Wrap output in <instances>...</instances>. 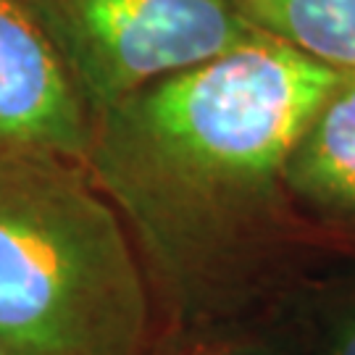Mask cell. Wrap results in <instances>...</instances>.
Wrapping results in <instances>:
<instances>
[{"label": "cell", "instance_id": "cell-3", "mask_svg": "<svg viewBox=\"0 0 355 355\" xmlns=\"http://www.w3.org/2000/svg\"><path fill=\"white\" fill-rule=\"evenodd\" d=\"M89 116L261 35L234 0H24Z\"/></svg>", "mask_w": 355, "mask_h": 355}, {"label": "cell", "instance_id": "cell-4", "mask_svg": "<svg viewBox=\"0 0 355 355\" xmlns=\"http://www.w3.org/2000/svg\"><path fill=\"white\" fill-rule=\"evenodd\" d=\"M92 116L24 0H0V164L29 153L85 161Z\"/></svg>", "mask_w": 355, "mask_h": 355}, {"label": "cell", "instance_id": "cell-6", "mask_svg": "<svg viewBox=\"0 0 355 355\" xmlns=\"http://www.w3.org/2000/svg\"><path fill=\"white\" fill-rule=\"evenodd\" d=\"M240 13L340 74L355 71V0H234Z\"/></svg>", "mask_w": 355, "mask_h": 355}, {"label": "cell", "instance_id": "cell-8", "mask_svg": "<svg viewBox=\"0 0 355 355\" xmlns=\"http://www.w3.org/2000/svg\"><path fill=\"white\" fill-rule=\"evenodd\" d=\"M329 355H355V297L331 331Z\"/></svg>", "mask_w": 355, "mask_h": 355}, {"label": "cell", "instance_id": "cell-7", "mask_svg": "<svg viewBox=\"0 0 355 355\" xmlns=\"http://www.w3.org/2000/svg\"><path fill=\"white\" fill-rule=\"evenodd\" d=\"M145 355H287L248 318L168 324Z\"/></svg>", "mask_w": 355, "mask_h": 355}, {"label": "cell", "instance_id": "cell-2", "mask_svg": "<svg viewBox=\"0 0 355 355\" xmlns=\"http://www.w3.org/2000/svg\"><path fill=\"white\" fill-rule=\"evenodd\" d=\"M153 292L137 248L82 161L0 164V353L145 355Z\"/></svg>", "mask_w": 355, "mask_h": 355}, {"label": "cell", "instance_id": "cell-5", "mask_svg": "<svg viewBox=\"0 0 355 355\" xmlns=\"http://www.w3.org/2000/svg\"><path fill=\"white\" fill-rule=\"evenodd\" d=\"M295 208L355 232V71L340 74L284 161Z\"/></svg>", "mask_w": 355, "mask_h": 355}, {"label": "cell", "instance_id": "cell-9", "mask_svg": "<svg viewBox=\"0 0 355 355\" xmlns=\"http://www.w3.org/2000/svg\"><path fill=\"white\" fill-rule=\"evenodd\" d=\"M0 355H6V353H0Z\"/></svg>", "mask_w": 355, "mask_h": 355}, {"label": "cell", "instance_id": "cell-1", "mask_svg": "<svg viewBox=\"0 0 355 355\" xmlns=\"http://www.w3.org/2000/svg\"><path fill=\"white\" fill-rule=\"evenodd\" d=\"M340 71L255 35L92 119L85 168L168 324L250 318L297 232L284 161Z\"/></svg>", "mask_w": 355, "mask_h": 355}]
</instances>
